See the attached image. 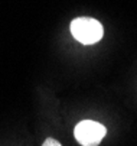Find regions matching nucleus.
Wrapping results in <instances>:
<instances>
[{
  "label": "nucleus",
  "instance_id": "nucleus-3",
  "mask_svg": "<svg viewBox=\"0 0 137 146\" xmlns=\"http://www.w3.org/2000/svg\"><path fill=\"white\" fill-rule=\"evenodd\" d=\"M42 146H62L58 140H55V139H52V137H48L45 142H43V145Z\"/></svg>",
  "mask_w": 137,
  "mask_h": 146
},
{
  "label": "nucleus",
  "instance_id": "nucleus-1",
  "mask_svg": "<svg viewBox=\"0 0 137 146\" xmlns=\"http://www.w3.org/2000/svg\"><path fill=\"white\" fill-rule=\"evenodd\" d=\"M72 36L84 45L95 44L103 38V25L92 17H76L71 23Z\"/></svg>",
  "mask_w": 137,
  "mask_h": 146
},
{
  "label": "nucleus",
  "instance_id": "nucleus-2",
  "mask_svg": "<svg viewBox=\"0 0 137 146\" xmlns=\"http://www.w3.org/2000/svg\"><path fill=\"white\" fill-rule=\"evenodd\" d=\"M107 129L101 123L94 120H82L75 126L74 135L78 143L82 146H98L104 139Z\"/></svg>",
  "mask_w": 137,
  "mask_h": 146
}]
</instances>
